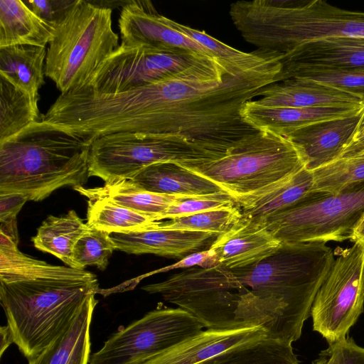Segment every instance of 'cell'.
Segmentation results:
<instances>
[{
  "mask_svg": "<svg viewBox=\"0 0 364 364\" xmlns=\"http://www.w3.org/2000/svg\"><path fill=\"white\" fill-rule=\"evenodd\" d=\"M282 53L248 68L232 67L220 79H172L109 94L107 119L114 132L180 136L225 154L257 132L241 111L280 81Z\"/></svg>",
  "mask_w": 364,
  "mask_h": 364,
  "instance_id": "1",
  "label": "cell"
},
{
  "mask_svg": "<svg viewBox=\"0 0 364 364\" xmlns=\"http://www.w3.org/2000/svg\"><path fill=\"white\" fill-rule=\"evenodd\" d=\"M97 276L48 264L16 247H0V301L14 343L29 360L71 324L97 294Z\"/></svg>",
  "mask_w": 364,
  "mask_h": 364,
  "instance_id": "2",
  "label": "cell"
},
{
  "mask_svg": "<svg viewBox=\"0 0 364 364\" xmlns=\"http://www.w3.org/2000/svg\"><path fill=\"white\" fill-rule=\"evenodd\" d=\"M90 146L43 120L31 124L0 142V195L39 201L60 188L82 186L90 177Z\"/></svg>",
  "mask_w": 364,
  "mask_h": 364,
  "instance_id": "3",
  "label": "cell"
},
{
  "mask_svg": "<svg viewBox=\"0 0 364 364\" xmlns=\"http://www.w3.org/2000/svg\"><path fill=\"white\" fill-rule=\"evenodd\" d=\"M334 260L325 242L282 244L259 263L232 271L279 326L301 333Z\"/></svg>",
  "mask_w": 364,
  "mask_h": 364,
  "instance_id": "4",
  "label": "cell"
},
{
  "mask_svg": "<svg viewBox=\"0 0 364 364\" xmlns=\"http://www.w3.org/2000/svg\"><path fill=\"white\" fill-rule=\"evenodd\" d=\"M229 14L247 42L283 54L316 39L364 38V12L322 0L238 1L230 5Z\"/></svg>",
  "mask_w": 364,
  "mask_h": 364,
  "instance_id": "5",
  "label": "cell"
},
{
  "mask_svg": "<svg viewBox=\"0 0 364 364\" xmlns=\"http://www.w3.org/2000/svg\"><path fill=\"white\" fill-rule=\"evenodd\" d=\"M181 166L215 183L238 203L282 185L304 168L305 162L286 136L257 131L236 141L220 158Z\"/></svg>",
  "mask_w": 364,
  "mask_h": 364,
  "instance_id": "6",
  "label": "cell"
},
{
  "mask_svg": "<svg viewBox=\"0 0 364 364\" xmlns=\"http://www.w3.org/2000/svg\"><path fill=\"white\" fill-rule=\"evenodd\" d=\"M119 46L112 9L76 0L55 27L47 50L45 75L65 94L84 85Z\"/></svg>",
  "mask_w": 364,
  "mask_h": 364,
  "instance_id": "7",
  "label": "cell"
},
{
  "mask_svg": "<svg viewBox=\"0 0 364 364\" xmlns=\"http://www.w3.org/2000/svg\"><path fill=\"white\" fill-rule=\"evenodd\" d=\"M232 67L181 49L119 45L82 85L98 93H117L176 78L220 79Z\"/></svg>",
  "mask_w": 364,
  "mask_h": 364,
  "instance_id": "8",
  "label": "cell"
},
{
  "mask_svg": "<svg viewBox=\"0 0 364 364\" xmlns=\"http://www.w3.org/2000/svg\"><path fill=\"white\" fill-rule=\"evenodd\" d=\"M364 215V182L336 193L315 191L267 218L266 228L282 244L352 240Z\"/></svg>",
  "mask_w": 364,
  "mask_h": 364,
  "instance_id": "9",
  "label": "cell"
},
{
  "mask_svg": "<svg viewBox=\"0 0 364 364\" xmlns=\"http://www.w3.org/2000/svg\"><path fill=\"white\" fill-rule=\"evenodd\" d=\"M223 155L180 136L117 132L100 136L91 144L89 176L111 183L130 179L156 163L189 165L215 160Z\"/></svg>",
  "mask_w": 364,
  "mask_h": 364,
  "instance_id": "10",
  "label": "cell"
},
{
  "mask_svg": "<svg viewBox=\"0 0 364 364\" xmlns=\"http://www.w3.org/2000/svg\"><path fill=\"white\" fill-rule=\"evenodd\" d=\"M203 328L180 307L155 309L113 334L89 364H142Z\"/></svg>",
  "mask_w": 364,
  "mask_h": 364,
  "instance_id": "11",
  "label": "cell"
},
{
  "mask_svg": "<svg viewBox=\"0 0 364 364\" xmlns=\"http://www.w3.org/2000/svg\"><path fill=\"white\" fill-rule=\"evenodd\" d=\"M364 310V246L341 250L314 299L313 329L328 343L344 338Z\"/></svg>",
  "mask_w": 364,
  "mask_h": 364,
  "instance_id": "12",
  "label": "cell"
},
{
  "mask_svg": "<svg viewBox=\"0 0 364 364\" xmlns=\"http://www.w3.org/2000/svg\"><path fill=\"white\" fill-rule=\"evenodd\" d=\"M165 18L157 12L150 1L126 2L118 22L122 39L120 45L181 49L216 59L197 42L170 26Z\"/></svg>",
  "mask_w": 364,
  "mask_h": 364,
  "instance_id": "13",
  "label": "cell"
},
{
  "mask_svg": "<svg viewBox=\"0 0 364 364\" xmlns=\"http://www.w3.org/2000/svg\"><path fill=\"white\" fill-rule=\"evenodd\" d=\"M362 110L363 108L349 116L310 124L285 136L301 152L305 168L314 171L342 156L354 134Z\"/></svg>",
  "mask_w": 364,
  "mask_h": 364,
  "instance_id": "14",
  "label": "cell"
},
{
  "mask_svg": "<svg viewBox=\"0 0 364 364\" xmlns=\"http://www.w3.org/2000/svg\"><path fill=\"white\" fill-rule=\"evenodd\" d=\"M282 246V243L264 223L240 218L228 230L218 236L209 248L216 254L219 264L235 270L259 263Z\"/></svg>",
  "mask_w": 364,
  "mask_h": 364,
  "instance_id": "15",
  "label": "cell"
},
{
  "mask_svg": "<svg viewBox=\"0 0 364 364\" xmlns=\"http://www.w3.org/2000/svg\"><path fill=\"white\" fill-rule=\"evenodd\" d=\"M267 336V331L261 326L206 328L142 364H198L228 349Z\"/></svg>",
  "mask_w": 364,
  "mask_h": 364,
  "instance_id": "16",
  "label": "cell"
},
{
  "mask_svg": "<svg viewBox=\"0 0 364 364\" xmlns=\"http://www.w3.org/2000/svg\"><path fill=\"white\" fill-rule=\"evenodd\" d=\"M255 102L279 107H346L364 106L358 96L318 82L290 78L265 87Z\"/></svg>",
  "mask_w": 364,
  "mask_h": 364,
  "instance_id": "17",
  "label": "cell"
},
{
  "mask_svg": "<svg viewBox=\"0 0 364 364\" xmlns=\"http://www.w3.org/2000/svg\"><path fill=\"white\" fill-rule=\"evenodd\" d=\"M219 235L214 232L166 229L110 235L117 250L132 255L152 254L166 257H184Z\"/></svg>",
  "mask_w": 364,
  "mask_h": 364,
  "instance_id": "18",
  "label": "cell"
},
{
  "mask_svg": "<svg viewBox=\"0 0 364 364\" xmlns=\"http://www.w3.org/2000/svg\"><path fill=\"white\" fill-rule=\"evenodd\" d=\"M266 107L250 101L241 114L245 122L257 131L285 136L291 132L312 123L349 116L362 108Z\"/></svg>",
  "mask_w": 364,
  "mask_h": 364,
  "instance_id": "19",
  "label": "cell"
},
{
  "mask_svg": "<svg viewBox=\"0 0 364 364\" xmlns=\"http://www.w3.org/2000/svg\"><path fill=\"white\" fill-rule=\"evenodd\" d=\"M282 65L364 68V38L328 37L302 43L282 55Z\"/></svg>",
  "mask_w": 364,
  "mask_h": 364,
  "instance_id": "20",
  "label": "cell"
},
{
  "mask_svg": "<svg viewBox=\"0 0 364 364\" xmlns=\"http://www.w3.org/2000/svg\"><path fill=\"white\" fill-rule=\"evenodd\" d=\"M129 180L145 191L159 194L200 196L225 193L211 181L173 162L148 166Z\"/></svg>",
  "mask_w": 364,
  "mask_h": 364,
  "instance_id": "21",
  "label": "cell"
},
{
  "mask_svg": "<svg viewBox=\"0 0 364 364\" xmlns=\"http://www.w3.org/2000/svg\"><path fill=\"white\" fill-rule=\"evenodd\" d=\"M97 300L95 295L83 304L69 327L28 364H88L90 329Z\"/></svg>",
  "mask_w": 364,
  "mask_h": 364,
  "instance_id": "22",
  "label": "cell"
},
{
  "mask_svg": "<svg viewBox=\"0 0 364 364\" xmlns=\"http://www.w3.org/2000/svg\"><path fill=\"white\" fill-rule=\"evenodd\" d=\"M55 28L21 0H0V48L31 45L45 47Z\"/></svg>",
  "mask_w": 364,
  "mask_h": 364,
  "instance_id": "23",
  "label": "cell"
},
{
  "mask_svg": "<svg viewBox=\"0 0 364 364\" xmlns=\"http://www.w3.org/2000/svg\"><path fill=\"white\" fill-rule=\"evenodd\" d=\"M314 191L313 172L304 168L273 191L241 201L237 205L241 218L264 223L269 217L294 205Z\"/></svg>",
  "mask_w": 364,
  "mask_h": 364,
  "instance_id": "24",
  "label": "cell"
},
{
  "mask_svg": "<svg viewBox=\"0 0 364 364\" xmlns=\"http://www.w3.org/2000/svg\"><path fill=\"white\" fill-rule=\"evenodd\" d=\"M87 198H103L134 211L156 218L183 196H169L151 193L144 190L129 179L105 183L102 187L87 188H73Z\"/></svg>",
  "mask_w": 364,
  "mask_h": 364,
  "instance_id": "25",
  "label": "cell"
},
{
  "mask_svg": "<svg viewBox=\"0 0 364 364\" xmlns=\"http://www.w3.org/2000/svg\"><path fill=\"white\" fill-rule=\"evenodd\" d=\"M45 47L16 45L0 48V75L39 100L38 90L45 84Z\"/></svg>",
  "mask_w": 364,
  "mask_h": 364,
  "instance_id": "26",
  "label": "cell"
},
{
  "mask_svg": "<svg viewBox=\"0 0 364 364\" xmlns=\"http://www.w3.org/2000/svg\"><path fill=\"white\" fill-rule=\"evenodd\" d=\"M88 229V225L74 210L59 217L49 215L31 238L34 247L53 255L68 267H73L74 247Z\"/></svg>",
  "mask_w": 364,
  "mask_h": 364,
  "instance_id": "27",
  "label": "cell"
},
{
  "mask_svg": "<svg viewBox=\"0 0 364 364\" xmlns=\"http://www.w3.org/2000/svg\"><path fill=\"white\" fill-rule=\"evenodd\" d=\"M87 203V225L110 235L155 229L159 221L103 198H88Z\"/></svg>",
  "mask_w": 364,
  "mask_h": 364,
  "instance_id": "28",
  "label": "cell"
},
{
  "mask_svg": "<svg viewBox=\"0 0 364 364\" xmlns=\"http://www.w3.org/2000/svg\"><path fill=\"white\" fill-rule=\"evenodd\" d=\"M38 101L0 75V142L42 121Z\"/></svg>",
  "mask_w": 364,
  "mask_h": 364,
  "instance_id": "29",
  "label": "cell"
},
{
  "mask_svg": "<svg viewBox=\"0 0 364 364\" xmlns=\"http://www.w3.org/2000/svg\"><path fill=\"white\" fill-rule=\"evenodd\" d=\"M291 344L266 337L228 349L198 364H299Z\"/></svg>",
  "mask_w": 364,
  "mask_h": 364,
  "instance_id": "30",
  "label": "cell"
},
{
  "mask_svg": "<svg viewBox=\"0 0 364 364\" xmlns=\"http://www.w3.org/2000/svg\"><path fill=\"white\" fill-rule=\"evenodd\" d=\"M298 78L318 82L359 97L364 104V68L282 65L280 81Z\"/></svg>",
  "mask_w": 364,
  "mask_h": 364,
  "instance_id": "31",
  "label": "cell"
},
{
  "mask_svg": "<svg viewBox=\"0 0 364 364\" xmlns=\"http://www.w3.org/2000/svg\"><path fill=\"white\" fill-rule=\"evenodd\" d=\"M165 20L170 26L197 42L213 58L224 63L243 68H251L267 60L274 53L262 49L245 53L223 43L205 31L192 28L166 17Z\"/></svg>",
  "mask_w": 364,
  "mask_h": 364,
  "instance_id": "32",
  "label": "cell"
},
{
  "mask_svg": "<svg viewBox=\"0 0 364 364\" xmlns=\"http://www.w3.org/2000/svg\"><path fill=\"white\" fill-rule=\"evenodd\" d=\"M312 172L314 191L336 193L347 186L364 182V152L340 158Z\"/></svg>",
  "mask_w": 364,
  "mask_h": 364,
  "instance_id": "33",
  "label": "cell"
},
{
  "mask_svg": "<svg viewBox=\"0 0 364 364\" xmlns=\"http://www.w3.org/2000/svg\"><path fill=\"white\" fill-rule=\"evenodd\" d=\"M241 218L238 205L159 221L155 229L214 232L221 235Z\"/></svg>",
  "mask_w": 364,
  "mask_h": 364,
  "instance_id": "34",
  "label": "cell"
},
{
  "mask_svg": "<svg viewBox=\"0 0 364 364\" xmlns=\"http://www.w3.org/2000/svg\"><path fill=\"white\" fill-rule=\"evenodd\" d=\"M115 250L110 234L88 226L74 247L73 268L84 269L88 266H95L105 270Z\"/></svg>",
  "mask_w": 364,
  "mask_h": 364,
  "instance_id": "35",
  "label": "cell"
},
{
  "mask_svg": "<svg viewBox=\"0 0 364 364\" xmlns=\"http://www.w3.org/2000/svg\"><path fill=\"white\" fill-rule=\"evenodd\" d=\"M236 205V200L225 192L208 196H183L167 208L161 216V220Z\"/></svg>",
  "mask_w": 364,
  "mask_h": 364,
  "instance_id": "36",
  "label": "cell"
},
{
  "mask_svg": "<svg viewBox=\"0 0 364 364\" xmlns=\"http://www.w3.org/2000/svg\"><path fill=\"white\" fill-rule=\"evenodd\" d=\"M312 364H364V348L347 337L328 343Z\"/></svg>",
  "mask_w": 364,
  "mask_h": 364,
  "instance_id": "37",
  "label": "cell"
},
{
  "mask_svg": "<svg viewBox=\"0 0 364 364\" xmlns=\"http://www.w3.org/2000/svg\"><path fill=\"white\" fill-rule=\"evenodd\" d=\"M76 0H27L23 2L38 17L55 28L63 19Z\"/></svg>",
  "mask_w": 364,
  "mask_h": 364,
  "instance_id": "38",
  "label": "cell"
},
{
  "mask_svg": "<svg viewBox=\"0 0 364 364\" xmlns=\"http://www.w3.org/2000/svg\"><path fill=\"white\" fill-rule=\"evenodd\" d=\"M218 259L216 254L211 249L197 252L195 253H191L178 262L159 269L156 272H167L175 269L181 268H189L193 266L198 265L201 268H212L218 265Z\"/></svg>",
  "mask_w": 364,
  "mask_h": 364,
  "instance_id": "39",
  "label": "cell"
},
{
  "mask_svg": "<svg viewBox=\"0 0 364 364\" xmlns=\"http://www.w3.org/2000/svg\"><path fill=\"white\" fill-rule=\"evenodd\" d=\"M28 199L20 193L0 195V222L16 219Z\"/></svg>",
  "mask_w": 364,
  "mask_h": 364,
  "instance_id": "40",
  "label": "cell"
},
{
  "mask_svg": "<svg viewBox=\"0 0 364 364\" xmlns=\"http://www.w3.org/2000/svg\"><path fill=\"white\" fill-rule=\"evenodd\" d=\"M364 152V106L354 134L342 156L348 157Z\"/></svg>",
  "mask_w": 364,
  "mask_h": 364,
  "instance_id": "41",
  "label": "cell"
},
{
  "mask_svg": "<svg viewBox=\"0 0 364 364\" xmlns=\"http://www.w3.org/2000/svg\"><path fill=\"white\" fill-rule=\"evenodd\" d=\"M1 335V350L0 355L2 356L4 351L14 343L13 337L8 325L2 326L0 328Z\"/></svg>",
  "mask_w": 364,
  "mask_h": 364,
  "instance_id": "42",
  "label": "cell"
},
{
  "mask_svg": "<svg viewBox=\"0 0 364 364\" xmlns=\"http://www.w3.org/2000/svg\"><path fill=\"white\" fill-rule=\"evenodd\" d=\"M351 240L353 242L364 240V215Z\"/></svg>",
  "mask_w": 364,
  "mask_h": 364,
  "instance_id": "43",
  "label": "cell"
},
{
  "mask_svg": "<svg viewBox=\"0 0 364 364\" xmlns=\"http://www.w3.org/2000/svg\"><path fill=\"white\" fill-rule=\"evenodd\" d=\"M360 242H363V246H364V240H363V241H360Z\"/></svg>",
  "mask_w": 364,
  "mask_h": 364,
  "instance_id": "44",
  "label": "cell"
}]
</instances>
